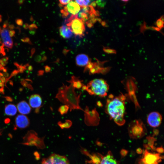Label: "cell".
<instances>
[{"label":"cell","instance_id":"obj_62","mask_svg":"<svg viewBox=\"0 0 164 164\" xmlns=\"http://www.w3.org/2000/svg\"><path fill=\"white\" fill-rule=\"evenodd\" d=\"M121 1H122V2H127L128 1V0H121Z\"/></svg>","mask_w":164,"mask_h":164},{"label":"cell","instance_id":"obj_40","mask_svg":"<svg viewBox=\"0 0 164 164\" xmlns=\"http://www.w3.org/2000/svg\"><path fill=\"white\" fill-rule=\"evenodd\" d=\"M44 68H45V71L46 72L48 73L50 72V69H51V68L50 67H49L47 65H46L44 67Z\"/></svg>","mask_w":164,"mask_h":164},{"label":"cell","instance_id":"obj_43","mask_svg":"<svg viewBox=\"0 0 164 164\" xmlns=\"http://www.w3.org/2000/svg\"><path fill=\"white\" fill-rule=\"evenodd\" d=\"M8 26H9L8 22V20H6L4 22L3 25V27L4 28H6Z\"/></svg>","mask_w":164,"mask_h":164},{"label":"cell","instance_id":"obj_27","mask_svg":"<svg viewBox=\"0 0 164 164\" xmlns=\"http://www.w3.org/2000/svg\"><path fill=\"white\" fill-rule=\"evenodd\" d=\"M60 11L62 14V16L63 17L66 18L69 15V13L67 10L66 6H65L63 9H62Z\"/></svg>","mask_w":164,"mask_h":164},{"label":"cell","instance_id":"obj_58","mask_svg":"<svg viewBox=\"0 0 164 164\" xmlns=\"http://www.w3.org/2000/svg\"><path fill=\"white\" fill-rule=\"evenodd\" d=\"M30 20L31 21H34V19L32 16L31 15L30 19Z\"/></svg>","mask_w":164,"mask_h":164},{"label":"cell","instance_id":"obj_6","mask_svg":"<svg viewBox=\"0 0 164 164\" xmlns=\"http://www.w3.org/2000/svg\"><path fill=\"white\" fill-rule=\"evenodd\" d=\"M75 35L82 37L84 36L85 28L84 22L77 17H76L67 24Z\"/></svg>","mask_w":164,"mask_h":164},{"label":"cell","instance_id":"obj_10","mask_svg":"<svg viewBox=\"0 0 164 164\" xmlns=\"http://www.w3.org/2000/svg\"><path fill=\"white\" fill-rule=\"evenodd\" d=\"M29 103L30 106L35 109V112L38 113L42 104V100L41 96L36 94L31 95L29 99Z\"/></svg>","mask_w":164,"mask_h":164},{"label":"cell","instance_id":"obj_23","mask_svg":"<svg viewBox=\"0 0 164 164\" xmlns=\"http://www.w3.org/2000/svg\"><path fill=\"white\" fill-rule=\"evenodd\" d=\"M91 1L90 0H75V2L78 4L82 8L87 6Z\"/></svg>","mask_w":164,"mask_h":164},{"label":"cell","instance_id":"obj_63","mask_svg":"<svg viewBox=\"0 0 164 164\" xmlns=\"http://www.w3.org/2000/svg\"><path fill=\"white\" fill-rule=\"evenodd\" d=\"M2 43V41H1V38H0V44H1Z\"/></svg>","mask_w":164,"mask_h":164},{"label":"cell","instance_id":"obj_52","mask_svg":"<svg viewBox=\"0 0 164 164\" xmlns=\"http://www.w3.org/2000/svg\"><path fill=\"white\" fill-rule=\"evenodd\" d=\"M35 30H30L29 33L32 35H34L35 33Z\"/></svg>","mask_w":164,"mask_h":164},{"label":"cell","instance_id":"obj_25","mask_svg":"<svg viewBox=\"0 0 164 164\" xmlns=\"http://www.w3.org/2000/svg\"><path fill=\"white\" fill-rule=\"evenodd\" d=\"M103 50L104 52L108 54H116V51L113 49H111L108 47H104Z\"/></svg>","mask_w":164,"mask_h":164},{"label":"cell","instance_id":"obj_44","mask_svg":"<svg viewBox=\"0 0 164 164\" xmlns=\"http://www.w3.org/2000/svg\"><path fill=\"white\" fill-rule=\"evenodd\" d=\"M86 24L87 26L89 28H91L93 26V24L90 22L88 21L86 22Z\"/></svg>","mask_w":164,"mask_h":164},{"label":"cell","instance_id":"obj_24","mask_svg":"<svg viewBox=\"0 0 164 164\" xmlns=\"http://www.w3.org/2000/svg\"><path fill=\"white\" fill-rule=\"evenodd\" d=\"M5 81L4 77H0V93L4 94V83Z\"/></svg>","mask_w":164,"mask_h":164},{"label":"cell","instance_id":"obj_4","mask_svg":"<svg viewBox=\"0 0 164 164\" xmlns=\"http://www.w3.org/2000/svg\"><path fill=\"white\" fill-rule=\"evenodd\" d=\"M128 131L129 137L133 139L141 138L147 132L145 125L140 120H135L132 122L128 126Z\"/></svg>","mask_w":164,"mask_h":164},{"label":"cell","instance_id":"obj_37","mask_svg":"<svg viewBox=\"0 0 164 164\" xmlns=\"http://www.w3.org/2000/svg\"><path fill=\"white\" fill-rule=\"evenodd\" d=\"M2 61L6 65V64L8 63V60H9V57H6L2 58L1 59Z\"/></svg>","mask_w":164,"mask_h":164},{"label":"cell","instance_id":"obj_48","mask_svg":"<svg viewBox=\"0 0 164 164\" xmlns=\"http://www.w3.org/2000/svg\"><path fill=\"white\" fill-rule=\"evenodd\" d=\"M44 71L43 70H39L38 71V75L41 76L43 75Z\"/></svg>","mask_w":164,"mask_h":164},{"label":"cell","instance_id":"obj_42","mask_svg":"<svg viewBox=\"0 0 164 164\" xmlns=\"http://www.w3.org/2000/svg\"><path fill=\"white\" fill-rule=\"evenodd\" d=\"M136 152L138 154H140L142 153L143 151L141 148H138L136 149Z\"/></svg>","mask_w":164,"mask_h":164},{"label":"cell","instance_id":"obj_51","mask_svg":"<svg viewBox=\"0 0 164 164\" xmlns=\"http://www.w3.org/2000/svg\"><path fill=\"white\" fill-rule=\"evenodd\" d=\"M152 28L153 29H154L157 31H160V30H161V29H160L159 28L157 27H155L153 26L152 27Z\"/></svg>","mask_w":164,"mask_h":164},{"label":"cell","instance_id":"obj_64","mask_svg":"<svg viewBox=\"0 0 164 164\" xmlns=\"http://www.w3.org/2000/svg\"></svg>","mask_w":164,"mask_h":164},{"label":"cell","instance_id":"obj_1","mask_svg":"<svg viewBox=\"0 0 164 164\" xmlns=\"http://www.w3.org/2000/svg\"><path fill=\"white\" fill-rule=\"evenodd\" d=\"M125 97L123 94L114 97L110 95L107 100L105 112L118 125L122 126L125 123Z\"/></svg>","mask_w":164,"mask_h":164},{"label":"cell","instance_id":"obj_55","mask_svg":"<svg viewBox=\"0 0 164 164\" xmlns=\"http://www.w3.org/2000/svg\"><path fill=\"white\" fill-rule=\"evenodd\" d=\"M28 70L29 71H31L33 69L31 65H29L27 67Z\"/></svg>","mask_w":164,"mask_h":164},{"label":"cell","instance_id":"obj_7","mask_svg":"<svg viewBox=\"0 0 164 164\" xmlns=\"http://www.w3.org/2000/svg\"><path fill=\"white\" fill-rule=\"evenodd\" d=\"M84 112L85 122L87 125H96L98 124L99 121V117L95 109L90 111L89 107L87 106Z\"/></svg>","mask_w":164,"mask_h":164},{"label":"cell","instance_id":"obj_3","mask_svg":"<svg viewBox=\"0 0 164 164\" xmlns=\"http://www.w3.org/2000/svg\"><path fill=\"white\" fill-rule=\"evenodd\" d=\"M86 90L91 95L104 97L107 94L109 87L105 80L101 78L95 79L90 81L86 85Z\"/></svg>","mask_w":164,"mask_h":164},{"label":"cell","instance_id":"obj_2","mask_svg":"<svg viewBox=\"0 0 164 164\" xmlns=\"http://www.w3.org/2000/svg\"><path fill=\"white\" fill-rule=\"evenodd\" d=\"M69 83L70 84L68 86L63 83V85L59 88L55 98L68 106L70 111L75 109L84 111V110L81 108L79 104L81 93L77 94L72 84Z\"/></svg>","mask_w":164,"mask_h":164},{"label":"cell","instance_id":"obj_15","mask_svg":"<svg viewBox=\"0 0 164 164\" xmlns=\"http://www.w3.org/2000/svg\"><path fill=\"white\" fill-rule=\"evenodd\" d=\"M67 10L69 13L72 15H77L80 9V6L74 1H71L66 6Z\"/></svg>","mask_w":164,"mask_h":164},{"label":"cell","instance_id":"obj_33","mask_svg":"<svg viewBox=\"0 0 164 164\" xmlns=\"http://www.w3.org/2000/svg\"><path fill=\"white\" fill-rule=\"evenodd\" d=\"M4 45L3 43L2 46H0V54L2 53L4 56L5 55V53L4 48Z\"/></svg>","mask_w":164,"mask_h":164},{"label":"cell","instance_id":"obj_57","mask_svg":"<svg viewBox=\"0 0 164 164\" xmlns=\"http://www.w3.org/2000/svg\"><path fill=\"white\" fill-rule=\"evenodd\" d=\"M5 98L6 100L8 101H11L12 100V99H11V98L9 97H6Z\"/></svg>","mask_w":164,"mask_h":164},{"label":"cell","instance_id":"obj_31","mask_svg":"<svg viewBox=\"0 0 164 164\" xmlns=\"http://www.w3.org/2000/svg\"><path fill=\"white\" fill-rule=\"evenodd\" d=\"M29 28L30 30H35L38 28V27L35 24H32L29 25Z\"/></svg>","mask_w":164,"mask_h":164},{"label":"cell","instance_id":"obj_21","mask_svg":"<svg viewBox=\"0 0 164 164\" xmlns=\"http://www.w3.org/2000/svg\"><path fill=\"white\" fill-rule=\"evenodd\" d=\"M69 109L68 106L66 105H63L60 106L58 111L61 115H63L67 113Z\"/></svg>","mask_w":164,"mask_h":164},{"label":"cell","instance_id":"obj_20","mask_svg":"<svg viewBox=\"0 0 164 164\" xmlns=\"http://www.w3.org/2000/svg\"><path fill=\"white\" fill-rule=\"evenodd\" d=\"M147 144L144 145V147L147 150L151 149L152 150H155V148L154 147L155 142L156 140L153 136H148L146 138Z\"/></svg>","mask_w":164,"mask_h":164},{"label":"cell","instance_id":"obj_30","mask_svg":"<svg viewBox=\"0 0 164 164\" xmlns=\"http://www.w3.org/2000/svg\"><path fill=\"white\" fill-rule=\"evenodd\" d=\"M128 150L122 149L120 151V154L122 157L125 156L128 154Z\"/></svg>","mask_w":164,"mask_h":164},{"label":"cell","instance_id":"obj_17","mask_svg":"<svg viewBox=\"0 0 164 164\" xmlns=\"http://www.w3.org/2000/svg\"><path fill=\"white\" fill-rule=\"evenodd\" d=\"M101 162L103 164H119L110 151H108L106 156L103 157Z\"/></svg>","mask_w":164,"mask_h":164},{"label":"cell","instance_id":"obj_45","mask_svg":"<svg viewBox=\"0 0 164 164\" xmlns=\"http://www.w3.org/2000/svg\"><path fill=\"white\" fill-rule=\"evenodd\" d=\"M35 52V49L34 48H32L31 50L30 57H31Z\"/></svg>","mask_w":164,"mask_h":164},{"label":"cell","instance_id":"obj_13","mask_svg":"<svg viewBox=\"0 0 164 164\" xmlns=\"http://www.w3.org/2000/svg\"><path fill=\"white\" fill-rule=\"evenodd\" d=\"M17 107L18 111L22 114H28L31 111V107L25 101H22L19 102L17 104Z\"/></svg>","mask_w":164,"mask_h":164},{"label":"cell","instance_id":"obj_59","mask_svg":"<svg viewBox=\"0 0 164 164\" xmlns=\"http://www.w3.org/2000/svg\"><path fill=\"white\" fill-rule=\"evenodd\" d=\"M160 19L162 21H163L164 22V16H163V15L161 16L160 17Z\"/></svg>","mask_w":164,"mask_h":164},{"label":"cell","instance_id":"obj_14","mask_svg":"<svg viewBox=\"0 0 164 164\" xmlns=\"http://www.w3.org/2000/svg\"><path fill=\"white\" fill-rule=\"evenodd\" d=\"M90 60L91 59H89L88 56L86 54H79L76 57V64L79 67L86 66Z\"/></svg>","mask_w":164,"mask_h":164},{"label":"cell","instance_id":"obj_29","mask_svg":"<svg viewBox=\"0 0 164 164\" xmlns=\"http://www.w3.org/2000/svg\"><path fill=\"white\" fill-rule=\"evenodd\" d=\"M71 122L69 120H66L65 123H64L62 124L60 122H59V125L61 126H62V127H63L65 125H66L67 127L70 126L71 125Z\"/></svg>","mask_w":164,"mask_h":164},{"label":"cell","instance_id":"obj_5","mask_svg":"<svg viewBox=\"0 0 164 164\" xmlns=\"http://www.w3.org/2000/svg\"><path fill=\"white\" fill-rule=\"evenodd\" d=\"M163 158L159 153H152L145 149L142 158L138 159L136 164H159Z\"/></svg>","mask_w":164,"mask_h":164},{"label":"cell","instance_id":"obj_32","mask_svg":"<svg viewBox=\"0 0 164 164\" xmlns=\"http://www.w3.org/2000/svg\"><path fill=\"white\" fill-rule=\"evenodd\" d=\"M42 58L39 55L36 56L34 58V60L36 62L39 63L42 62Z\"/></svg>","mask_w":164,"mask_h":164},{"label":"cell","instance_id":"obj_41","mask_svg":"<svg viewBox=\"0 0 164 164\" xmlns=\"http://www.w3.org/2000/svg\"><path fill=\"white\" fill-rule=\"evenodd\" d=\"M159 133V131L156 129H154L153 130V136L155 135H157Z\"/></svg>","mask_w":164,"mask_h":164},{"label":"cell","instance_id":"obj_12","mask_svg":"<svg viewBox=\"0 0 164 164\" xmlns=\"http://www.w3.org/2000/svg\"><path fill=\"white\" fill-rule=\"evenodd\" d=\"M0 33L4 45L10 49H12L13 46V42L9 35L8 29L5 28L1 30Z\"/></svg>","mask_w":164,"mask_h":164},{"label":"cell","instance_id":"obj_56","mask_svg":"<svg viewBox=\"0 0 164 164\" xmlns=\"http://www.w3.org/2000/svg\"><path fill=\"white\" fill-rule=\"evenodd\" d=\"M24 1L25 0H18V2L19 4L21 5V4H22L23 3Z\"/></svg>","mask_w":164,"mask_h":164},{"label":"cell","instance_id":"obj_34","mask_svg":"<svg viewBox=\"0 0 164 164\" xmlns=\"http://www.w3.org/2000/svg\"><path fill=\"white\" fill-rule=\"evenodd\" d=\"M155 150L159 153H162L164 152V149L162 147H158L155 148Z\"/></svg>","mask_w":164,"mask_h":164},{"label":"cell","instance_id":"obj_8","mask_svg":"<svg viewBox=\"0 0 164 164\" xmlns=\"http://www.w3.org/2000/svg\"><path fill=\"white\" fill-rule=\"evenodd\" d=\"M41 164H69V161L65 156L53 154L43 159Z\"/></svg>","mask_w":164,"mask_h":164},{"label":"cell","instance_id":"obj_35","mask_svg":"<svg viewBox=\"0 0 164 164\" xmlns=\"http://www.w3.org/2000/svg\"><path fill=\"white\" fill-rule=\"evenodd\" d=\"M16 24L19 26H22L23 24V21L22 19H17L15 20Z\"/></svg>","mask_w":164,"mask_h":164},{"label":"cell","instance_id":"obj_36","mask_svg":"<svg viewBox=\"0 0 164 164\" xmlns=\"http://www.w3.org/2000/svg\"><path fill=\"white\" fill-rule=\"evenodd\" d=\"M71 1V0H60L59 2H60V3L63 5H65L67 4H68L69 2H70Z\"/></svg>","mask_w":164,"mask_h":164},{"label":"cell","instance_id":"obj_28","mask_svg":"<svg viewBox=\"0 0 164 164\" xmlns=\"http://www.w3.org/2000/svg\"><path fill=\"white\" fill-rule=\"evenodd\" d=\"M96 3L98 7L100 8H103L106 4L105 2L103 0H97Z\"/></svg>","mask_w":164,"mask_h":164},{"label":"cell","instance_id":"obj_9","mask_svg":"<svg viewBox=\"0 0 164 164\" xmlns=\"http://www.w3.org/2000/svg\"><path fill=\"white\" fill-rule=\"evenodd\" d=\"M147 122L150 126L153 128L159 126L161 123L162 117L161 114L157 111L149 113L147 117Z\"/></svg>","mask_w":164,"mask_h":164},{"label":"cell","instance_id":"obj_19","mask_svg":"<svg viewBox=\"0 0 164 164\" xmlns=\"http://www.w3.org/2000/svg\"><path fill=\"white\" fill-rule=\"evenodd\" d=\"M68 83H71L73 87L75 88L80 89L82 87L84 84L82 83L83 80H80L79 77H77L74 76H72L71 77V79L67 80Z\"/></svg>","mask_w":164,"mask_h":164},{"label":"cell","instance_id":"obj_26","mask_svg":"<svg viewBox=\"0 0 164 164\" xmlns=\"http://www.w3.org/2000/svg\"><path fill=\"white\" fill-rule=\"evenodd\" d=\"M164 22L162 21L160 18L157 20L156 24L158 27L161 29L164 27Z\"/></svg>","mask_w":164,"mask_h":164},{"label":"cell","instance_id":"obj_50","mask_svg":"<svg viewBox=\"0 0 164 164\" xmlns=\"http://www.w3.org/2000/svg\"><path fill=\"white\" fill-rule=\"evenodd\" d=\"M95 16H100V12L98 10L96 11V12L94 13Z\"/></svg>","mask_w":164,"mask_h":164},{"label":"cell","instance_id":"obj_22","mask_svg":"<svg viewBox=\"0 0 164 164\" xmlns=\"http://www.w3.org/2000/svg\"><path fill=\"white\" fill-rule=\"evenodd\" d=\"M77 15L78 16L79 19H81L84 22L86 21L88 19V14L81 11H80Z\"/></svg>","mask_w":164,"mask_h":164},{"label":"cell","instance_id":"obj_16","mask_svg":"<svg viewBox=\"0 0 164 164\" xmlns=\"http://www.w3.org/2000/svg\"><path fill=\"white\" fill-rule=\"evenodd\" d=\"M60 35L65 39H69L71 37L73 32L70 28L67 26L63 25L59 28Z\"/></svg>","mask_w":164,"mask_h":164},{"label":"cell","instance_id":"obj_38","mask_svg":"<svg viewBox=\"0 0 164 164\" xmlns=\"http://www.w3.org/2000/svg\"><path fill=\"white\" fill-rule=\"evenodd\" d=\"M24 42H26L28 43L29 44L32 45V43L30 41L29 38V37H26L23 38Z\"/></svg>","mask_w":164,"mask_h":164},{"label":"cell","instance_id":"obj_47","mask_svg":"<svg viewBox=\"0 0 164 164\" xmlns=\"http://www.w3.org/2000/svg\"><path fill=\"white\" fill-rule=\"evenodd\" d=\"M92 6L93 7H96L97 5V4L96 3V1H94L93 2H92L90 5Z\"/></svg>","mask_w":164,"mask_h":164},{"label":"cell","instance_id":"obj_46","mask_svg":"<svg viewBox=\"0 0 164 164\" xmlns=\"http://www.w3.org/2000/svg\"><path fill=\"white\" fill-rule=\"evenodd\" d=\"M29 25L28 24L26 23L24 24L23 25V27L25 29H27L29 28Z\"/></svg>","mask_w":164,"mask_h":164},{"label":"cell","instance_id":"obj_53","mask_svg":"<svg viewBox=\"0 0 164 164\" xmlns=\"http://www.w3.org/2000/svg\"><path fill=\"white\" fill-rule=\"evenodd\" d=\"M101 25L105 27L106 26V22L105 21H102L101 22Z\"/></svg>","mask_w":164,"mask_h":164},{"label":"cell","instance_id":"obj_39","mask_svg":"<svg viewBox=\"0 0 164 164\" xmlns=\"http://www.w3.org/2000/svg\"><path fill=\"white\" fill-rule=\"evenodd\" d=\"M15 32L14 30H10L9 32V34L10 37H12L14 36Z\"/></svg>","mask_w":164,"mask_h":164},{"label":"cell","instance_id":"obj_61","mask_svg":"<svg viewBox=\"0 0 164 164\" xmlns=\"http://www.w3.org/2000/svg\"><path fill=\"white\" fill-rule=\"evenodd\" d=\"M59 5L60 7H62L63 6V5H62L60 3L59 4Z\"/></svg>","mask_w":164,"mask_h":164},{"label":"cell","instance_id":"obj_54","mask_svg":"<svg viewBox=\"0 0 164 164\" xmlns=\"http://www.w3.org/2000/svg\"><path fill=\"white\" fill-rule=\"evenodd\" d=\"M47 59V57L46 56H44L42 58V62H44Z\"/></svg>","mask_w":164,"mask_h":164},{"label":"cell","instance_id":"obj_49","mask_svg":"<svg viewBox=\"0 0 164 164\" xmlns=\"http://www.w3.org/2000/svg\"><path fill=\"white\" fill-rule=\"evenodd\" d=\"M8 28L12 30V29H13L14 28H15V27L13 25L11 24V25H9L8 26Z\"/></svg>","mask_w":164,"mask_h":164},{"label":"cell","instance_id":"obj_18","mask_svg":"<svg viewBox=\"0 0 164 164\" xmlns=\"http://www.w3.org/2000/svg\"><path fill=\"white\" fill-rule=\"evenodd\" d=\"M17 112V108L14 104H10L5 106V112L6 115L13 116L16 114Z\"/></svg>","mask_w":164,"mask_h":164},{"label":"cell","instance_id":"obj_60","mask_svg":"<svg viewBox=\"0 0 164 164\" xmlns=\"http://www.w3.org/2000/svg\"><path fill=\"white\" fill-rule=\"evenodd\" d=\"M2 21V16L0 15V22Z\"/></svg>","mask_w":164,"mask_h":164},{"label":"cell","instance_id":"obj_11","mask_svg":"<svg viewBox=\"0 0 164 164\" xmlns=\"http://www.w3.org/2000/svg\"><path fill=\"white\" fill-rule=\"evenodd\" d=\"M16 127L20 129H24L28 127L30 124L29 118L23 114L18 115L15 119Z\"/></svg>","mask_w":164,"mask_h":164}]
</instances>
